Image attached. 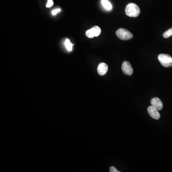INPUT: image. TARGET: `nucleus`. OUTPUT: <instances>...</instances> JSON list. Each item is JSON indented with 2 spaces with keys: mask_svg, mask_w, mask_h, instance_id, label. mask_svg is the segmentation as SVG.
<instances>
[{
  "mask_svg": "<svg viewBox=\"0 0 172 172\" xmlns=\"http://www.w3.org/2000/svg\"><path fill=\"white\" fill-rule=\"evenodd\" d=\"M140 9L139 7L135 3H129L126 7V14L129 17H138L140 14Z\"/></svg>",
  "mask_w": 172,
  "mask_h": 172,
  "instance_id": "obj_1",
  "label": "nucleus"
},
{
  "mask_svg": "<svg viewBox=\"0 0 172 172\" xmlns=\"http://www.w3.org/2000/svg\"><path fill=\"white\" fill-rule=\"evenodd\" d=\"M158 60L163 66L169 68L172 66V57L168 54H161L158 56Z\"/></svg>",
  "mask_w": 172,
  "mask_h": 172,
  "instance_id": "obj_2",
  "label": "nucleus"
},
{
  "mask_svg": "<svg viewBox=\"0 0 172 172\" xmlns=\"http://www.w3.org/2000/svg\"><path fill=\"white\" fill-rule=\"evenodd\" d=\"M119 39L123 40H128L133 37V35L128 30L124 28H119L116 32Z\"/></svg>",
  "mask_w": 172,
  "mask_h": 172,
  "instance_id": "obj_3",
  "label": "nucleus"
},
{
  "mask_svg": "<svg viewBox=\"0 0 172 172\" xmlns=\"http://www.w3.org/2000/svg\"><path fill=\"white\" fill-rule=\"evenodd\" d=\"M122 71L125 75L128 76H131L133 73V69L131 67V65L128 61H125L123 62L121 67Z\"/></svg>",
  "mask_w": 172,
  "mask_h": 172,
  "instance_id": "obj_4",
  "label": "nucleus"
},
{
  "mask_svg": "<svg viewBox=\"0 0 172 172\" xmlns=\"http://www.w3.org/2000/svg\"><path fill=\"white\" fill-rule=\"evenodd\" d=\"M147 111L149 114L153 118L155 119H159L160 118V114L159 113V110H157L155 108L150 106L147 108Z\"/></svg>",
  "mask_w": 172,
  "mask_h": 172,
  "instance_id": "obj_5",
  "label": "nucleus"
},
{
  "mask_svg": "<svg viewBox=\"0 0 172 172\" xmlns=\"http://www.w3.org/2000/svg\"><path fill=\"white\" fill-rule=\"evenodd\" d=\"M151 105L158 110H161L163 108V104L160 99L158 97H153L151 101Z\"/></svg>",
  "mask_w": 172,
  "mask_h": 172,
  "instance_id": "obj_6",
  "label": "nucleus"
},
{
  "mask_svg": "<svg viewBox=\"0 0 172 172\" xmlns=\"http://www.w3.org/2000/svg\"><path fill=\"white\" fill-rule=\"evenodd\" d=\"M108 70V66L106 63H100L97 67V72L101 76H104L105 75Z\"/></svg>",
  "mask_w": 172,
  "mask_h": 172,
  "instance_id": "obj_7",
  "label": "nucleus"
},
{
  "mask_svg": "<svg viewBox=\"0 0 172 172\" xmlns=\"http://www.w3.org/2000/svg\"><path fill=\"white\" fill-rule=\"evenodd\" d=\"M102 3L105 9L108 11L112 10L113 6L108 0H102Z\"/></svg>",
  "mask_w": 172,
  "mask_h": 172,
  "instance_id": "obj_8",
  "label": "nucleus"
},
{
  "mask_svg": "<svg viewBox=\"0 0 172 172\" xmlns=\"http://www.w3.org/2000/svg\"><path fill=\"white\" fill-rule=\"evenodd\" d=\"M92 29V30L95 36H98L101 34L102 31H101V28L99 26H94Z\"/></svg>",
  "mask_w": 172,
  "mask_h": 172,
  "instance_id": "obj_9",
  "label": "nucleus"
},
{
  "mask_svg": "<svg viewBox=\"0 0 172 172\" xmlns=\"http://www.w3.org/2000/svg\"><path fill=\"white\" fill-rule=\"evenodd\" d=\"M74 44H72L70 42L69 40L68 39H67L65 41V46H66V48L68 49V51H72V49L73 46Z\"/></svg>",
  "mask_w": 172,
  "mask_h": 172,
  "instance_id": "obj_10",
  "label": "nucleus"
},
{
  "mask_svg": "<svg viewBox=\"0 0 172 172\" xmlns=\"http://www.w3.org/2000/svg\"><path fill=\"white\" fill-rule=\"evenodd\" d=\"M172 36V28L164 32L163 34V37L165 38H169V37Z\"/></svg>",
  "mask_w": 172,
  "mask_h": 172,
  "instance_id": "obj_11",
  "label": "nucleus"
},
{
  "mask_svg": "<svg viewBox=\"0 0 172 172\" xmlns=\"http://www.w3.org/2000/svg\"><path fill=\"white\" fill-rule=\"evenodd\" d=\"M86 35L88 37L90 38H93L95 36L92 30V28L90 30H88L86 32Z\"/></svg>",
  "mask_w": 172,
  "mask_h": 172,
  "instance_id": "obj_12",
  "label": "nucleus"
},
{
  "mask_svg": "<svg viewBox=\"0 0 172 172\" xmlns=\"http://www.w3.org/2000/svg\"><path fill=\"white\" fill-rule=\"evenodd\" d=\"M54 4V2H53V0H48L47 3L46 7L47 8H50V7H52Z\"/></svg>",
  "mask_w": 172,
  "mask_h": 172,
  "instance_id": "obj_13",
  "label": "nucleus"
},
{
  "mask_svg": "<svg viewBox=\"0 0 172 172\" xmlns=\"http://www.w3.org/2000/svg\"><path fill=\"white\" fill-rule=\"evenodd\" d=\"M109 172H119V171L118 170H117V169L115 168V167H114V166H111L110 167V169H109Z\"/></svg>",
  "mask_w": 172,
  "mask_h": 172,
  "instance_id": "obj_14",
  "label": "nucleus"
},
{
  "mask_svg": "<svg viewBox=\"0 0 172 172\" xmlns=\"http://www.w3.org/2000/svg\"><path fill=\"white\" fill-rule=\"evenodd\" d=\"M60 11H61L60 9H59V8H58V9H56V10H53V11H52V14H53V15H56V14H57L58 13H59V12H60Z\"/></svg>",
  "mask_w": 172,
  "mask_h": 172,
  "instance_id": "obj_15",
  "label": "nucleus"
}]
</instances>
